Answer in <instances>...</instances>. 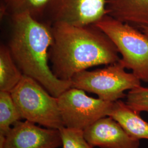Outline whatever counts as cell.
Instances as JSON below:
<instances>
[{
	"instance_id": "16",
	"label": "cell",
	"mask_w": 148,
	"mask_h": 148,
	"mask_svg": "<svg viewBox=\"0 0 148 148\" xmlns=\"http://www.w3.org/2000/svg\"><path fill=\"white\" fill-rule=\"evenodd\" d=\"M126 97V103L133 110L139 113L148 112V88L140 86L130 90Z\"/></svg>"
},
{
	"instance_id": "17",
	"label": "cell",
	"mask_w": 148,
	"mask_h": 148,
	"mask_svg": "<svg viewBox=\"0 0 148 148\" xmlns=\"http://www.w3.org/2000/svg\"><path fill=\"white\" fill-rule=\"evenodd\" d=\"M6 141V136L0 134V148H4Z\"/></svg>"
},
{
	"instance_id": "14",
	"label": "cell",
	"mask_w": 148,
	"mask_h": 148,
	"mask_svg": "<svg viewBox=\"0 0 148 148\" xmlns=\"http://www.w3.org/2000/svg\"><path fill=\"white\" fill-rule=\"evenodd\" d=\"M21 119L11 92L0 91V134L6 136L14 124Z\"/></svg>"
},
{
	"instance_id": "4",
	"label": "cell",
	"mask_w": 148,
	"mask_h": 148,
	"mask_svg": "<svg viewBox=\"0 0 148 148\" xmlns=\"http://www.w3.org/2000/svg\"><path fill=\"white\" fill-rule=\"evenodd\" d=\"M11 93L23 119L49 128L64 126L58 98L36 80L24 75Z\"/></svg>"
},
{
	"instance_id": "12",
	"label": "cell",
	"mask_w": 148,
	"mask_h": 148,
	"mask_svg": "<svg viewBox=\"0 0 148 148\" xmlns=\"http://www.w3.org/2000/svg\"><path fill=\"white\" fill-rule=\"evenodd\" d=\"M51 0H1V16L27 13L34 18L43 21Z\"/></svg>"
},
{
	"instance_id": "9",
	"label": "cell",
	"mask_w": 148,
	"mask_h": 148,
	"mask_svg": "<svg viewBox=\"0 0 148 148\" xmlns=\"http://www.w3.org/2000/svg\"><path fill=\"white\" fill-rule=\"evenodd\" d=\"M87 141L93 148H139L140 140L130 136L119 122L104 117L84 131Z\"/></svg>"
},
{
	"instance_id": "6",
	"label": "cell",
	"mask_w": 148,
	"mask_h": 148,
	"mask_svg": "<svg viewBox=\"0 0 148 148\" xmlns=\"http://www.w3.org/2000/svg\"><path fill=\"white\" fill-rule=\"evenodd\" d=\"M59 108L64 127L84 131L109 116L114 102L90 97L84 90L71 87L59 96Z\"/></svg>"
},
{
	"instance_id": "13",
	"label": "cell",
	"mask_w": 148,
	"mask_h": 148,
	"mask_svg": "<svg viewBox=\"0 0 148 148\" xmlns=\"http://www.w3.org/2000/svg\"><path fill=\"white\" fill-rule=\"evenodd\" d=\"M24 74L16 63L8 46L0 47V91L11 92Z\"/></svg>"
},
{
	"instance_id": "3",
	"label": "cell",
	"mask_w": 148,
	"mask_h": 148,
	"mask_svg": "<svg viewBox=\"0 0 148 148\" xmlns=\"http://www.w3.org/2000/svg\"><path fill=\"white\" fill-rule=\"evenodd\" d=\"M111 39L120 62L140 81L148 83V36L136 27L106 14L95 23Z\"/></svg>"
},
{
	"instance_id": "10",
	"label": "cell",
	"mask_w": 148,
	"mask_h": 148,
	"mask_svg": "<svg viewBox=\"0 0 148 148\" xmlns=\"http://www.w3.org/2000/svg\"><path fill=\"white\" fill-rule=\"evenodd\" d=\"M106 14L138 29L148 27V0H106Z\"/></svg>"
},
{
	"instance_id": "18",
	"label": "cell",
	"mask_w": 148,
	"mask_h": 148,
	"mask_svg": "<svg viewBox=\"0 0 148 148\" xmlns=\"http://www.w3.org/2000/svg\"><path fill=\"white\" fill-rule=\"evenodd\" d=\"M140 30L148 36V27H142L140 28Z\"/></svg>"
},
{
	"instance_id": "7",
	"label": "cell",
	"mask_w": 148,
	"mask_h": 148,
	"mask_svg": "<svg viewBox=\"0 0 148 148\" xmlns=\"http://www.w3.org/2000/svg\"><path fill=\"white\" fill-rule=\"evenodd\" d=\"M106 0H51L45 16L52 24L63 22L77 26L95 24L106 14Z\"/></svg>"
},
{
	"instance_id": "15",
	"label": "cell",
	"mask_w": 148,
	"mask_h": 148,
	"mask_svg": "<svg viewBox=\"0 0 148 148\" xmlns=\"http://www.w3.org/2000/svg\"><path fill=\"white\" fill-rule=\"evenodd\" d=\"M59 131L63 148H94L86 139L83 130L64 126Z\"/></svg>"
},
{
	"instance_id": "2",
	"label": "cell",
	"mask_w": 148,
	"mask_h": 148,
	"mask_svg": "<svg viewBox=\"0 0 148 148\" xmlns=\"http://www.w3.org/2000/svg\"><path fill=\"white\" fill-rule=\"evenodd\" d=\"M11 16L12 29L8 47L16 63L24 75L58 98L71 87V82L57 78L49 65V51L53 43L51 24L27 13Z\"/></svg>"
},
{
	"instance_id": "11",
	"label": "cell",
	"mask_w": 148,
	"mask_h": 148,
	"mask_svg": "<svg viewBox=\"0 0 148 148\" xmlns=\"http://www.w3.org/2000/svg\"><path fill=\"white\" fill-rule=\"evenodd\" d=\"M109 116L119 122L132 137L138 140L148 139V122L143 119L140 113L133 110L126 102L121 99L114 102Z\"/></svg>"
},
{
	"instance_id": "8",
	"label": "cell",
	"mask_w": 148,
	"mask_h": 148,
	"mask_svg": "<svg viewBox=\"0 0 148 148\" xmlns=\"http://www.w3.org/2000/svg\"><path fill=\"white\" fill-rule=\"evenodd\" d=\"M62 145L59 130L32 122H16L6 135L4 148H58Z\"/></svg>"
},
{
	"instance_id": "1",
	"label": "cell",
	"mask_w": 148,
	"mask_h": 148,
	"mask_svg": "<svg viewBox=\"0 0 148 148\" xmlns=\"http://www.w3.org/2000/svg\"><path fill=\"white\" fill-rule=\"evenodd\" d=\"M53 43L49 51L51 67L57 78L71 81L76 74L120 60L119 51L95 24L77 26L63 22L51 24Z\"/></svg>"
},
{
	"instance_id": "5",
	"label": "cell",
	"mask_w": 148,
	"mask_h": 148,
	"mask_svg": "<svg viewBox=\"0 0 148 148\" xmlns=\"http://www.w3.org/2000/svg\"><path fill=\"white\" fill-rule=\"evenodd\" d=\"M125 69L119 60L101 69L81 71L71 79V87L95 94L103 101L115 102L126 97V90L141 86V81Z\"/></svg>"
}]
</instances>
